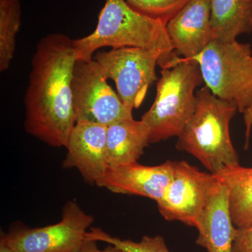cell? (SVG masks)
Instances as JSON below:
<instances>
[{"mask_svg": "<svg viewBox=\"0 0 252 252\" xmlns=\"http://www.w3.org/2000/svg\"><path fill=\"white\" fill-rule=\"evenodd\" d=\"M77 59L73 39L51 33L36 44L25 94V129L51 147H65L75 125L72 79Z\"/></svg>", "mask_w": 252, "mask_h": 252, "instance_id": "obj_1", "label": "cell"}, {"mask_svg": "<svg viewBox=\"0 0 252 252\" xmlns=\"http://www.w3.org/2000/svg\"><path fill=\"white\" fill-rule=\"evenodd\" d=\"M77 60H94L96 51L103 47L117 49L137 47L162 53V69L170 68L181 57L172 48L166 23L132 9L125 0H105L95 30L89 35L73 39Z\"/></svg>", "mask_w": 252, "mask_h": 252, "instance_id": "obj_2", "label": "cell"}, {"mask_svg": "<svg viewBox=\"0 0 252 252\" xmlns=\"http://www.w3.org/2000/svg\"><path fill=\"white\" fill-rule=\"evenodd\" d=\"M196 107L178 136L176 148L196 158L213 175L238 166V154L232 144L230 123L236 104L219 98L207 86L196 91Z\"/></svg>", "mask_w": 252, "mask_h": 252, "instance_id": "obj_3", "label": "cell"}, {"mask_svg": "<svg viewBox=\"0 0 252 252\" xmlns=\"http://www.w3.org/2000/svg\"><path fill=\"white\" fill-rule=\"evenodd\" d=\"M203 82L199 63L194 59L181 58L173 67L162 69L154 103L141 119L149 143L180 135L195 112V89Z\"/></svg>", "mask_w": 252, "mask_h": 252, "instance_id": "obj_4", "label": "cell"}, {"mask_svg": "<svg viewBox=\"0 0 252 252\" xmlns=\"http://www.w3.org/2000/svg\"><path fill=\"white\" fill-rule=\"evenodd\" d=\"M194 60L204 82L219 98L236 104L244 114L248 147L252 116V49L250 44L214 39Z\"/></svg>", "mask_w": 252, "mask_h": 252, "instance_id": "obj_5", "label": "cell"}, {"mask_svg": "<svg viewBox=\"0 0 252 252\" xmlns=\"http://www.w3.org/2000/svg\"><path fill=\"white\" fill-rule=\"evenodd\" d=\"M94 60L104 75L117 86L118 95L132 114L144 102L150 86L158 80L156 67L162 61L161 52L137 47L97 51Z\"/></svg>", "mask_w": 252, "mask_h": 252, "instance_id": "obj_6", "label": "cell"}, {"mask_svg": "<svg viewBox=\"0 0 252 252\" xmlns=\"http://www.w3.org/2000/svg\"><path fill=\"white\" fill-rule=\"evenodd\" d=\"M72 86L76 122L109 126L119 121L133 119L94 60H77Z\"/></svg>", "mask_w": 252, "mask_h": 252, "instance_id": "obj_7", "label": "cell"}, {"mask_svg": "<svg viewBox=\"0 0 252 252\" xmlns=\"http://www.w3.org/2000/svg\"><path fill=\"white\" fill-rule=\"evenodd\" d=\"M94 221V217L70 200L63 207L59 223L40 228L16 225L5 237L15 252H77Z\"/></svg>", "mask_w": 252, "mask_h": 252, "instance_id": "obj_8", "label": "cell"}, {"mask_svg": "<svg viewBox=\"0 0 252 252\" xmlns=\"http://www.w3.org/2000/svg\"><path fill=\"white\" fill-rule=\"evenodd\" d=\"M216 180L213 174L200 171L187 162L173 161L171 180L157 203L159 212L169 221L194 227Z\"/></svg>", "mask_w": 252, "mask_h": 252, "instance_id": "obj_9", "label": "cell"}, {"mask_svg": "<svg viewBox=\"0 0 252 252\" xmlns=\"http://www.w3.org/2000/svg\"><path fill=\"white\" fill-rule=\"evenodd\" d=\"M107 132V126L76 122L64 147L67 152L63 168L77 169L86 183L96 185L109 167Z\"/></svg>", "mask_w": 252, "mask_h": 252, "instance_id": "obj_10", "label": "cell"}, {"mask_svg": "<svg viewBox=\"0 0 252 252\" xmlns=\"http://www.w3.org/2000/svg\"><path fill=\"white\" fill-rule=\"evenodd\" d=\"M173 172V161L157 166L137 162L109 167L96 185L115 193L140 195L155 200L162 198Z\"/></svg>", "mask_w": 252, "mask_h": 252, "instance_id": "obj_11", "label": "cell"}, {"mask_svg": "<svg viewBox=\"0 0 252 252\" xmlns=\"http://www.w3.org/2000/svg\"><path fill=\"white\" fill-rule=\"evenodd\" d=\"M176 54L193 59L214 39L210 19V0H189L166 24Z\"/></svg>", "mask_w": 252, "mask_h": 252, "instance_id": "obj_12", "label": "cell"}, {"mask_svg": "<svg viewBox=\"0 0 252 252\" xmlns=\"http://www.w3.org/2000/svg\"><path fill=\"white\" fill-rule=\"evenodd\" d=\"M194 227L198 232L195 243L207 252H233L237 228L230 215L228 189L217 178Z\"/></svg>", "mask_w": 252, "mask_h": 252, "instance_id": "obj_13", "label": "cell"}, {"mask_svg": "<svg viewBox=\"0 0 252 252\" xmlns=\"http://www.w3.org/2000/svg\"><path fill=\"white\" fill-rule=\"evenodd\" d=\"M149 144L148 134L141 120L124 119L107 126L109 167L137 162Z\"/></svg>", "mask_w": 252, "mask_h": 252, "instance_id": "obj_14", "label": "cell"}, {"mask_svg": "<svg viewBox=\"0 0 252 252\" xmlns=\"http://www.w3.org/2000/svg\"><path fill=\"white\" fill-rule=\"evenodd\" d=\"M214 39L231 42L252 32V0H210Z\"/></svg>", "mask_w": 252, "mask_h": 252, "instance_id": "obj_15", "label": "cell"}, {"mask_svg": "<svg viewBox=\"0 0 252 252\" xmlns=\"http://www.w3.org/2000/svg\"><path fill=\"white\" fill-rule=\"evenodd\" d=\"M228 190L230 215L236 228L252 223V167L238 166L215 175Z\"/></svg>", "mask_w": 252, "mask_h": 252, "instance_id": "obj_16", "label": "cell"}, {"mask_svg": "<svg viewBox=\"0 0 252 252\" xmlns=\"http://www.w3.org/2000/svg\"><path fill=\"white\" fill-rule=\"evenodd\" d=\"M20 0H0V72L9 69L16 51V36L21 26Z\"/></svg>", "mask_w": 252, "mask_h": 252, "instance_id": "obj_17", "label": "cell"}, {"mask_svg": "<svg viewBox=\"0 0 252 252\" xmlns=\"http://www.w3.org/2000/svg\"><path fill=\"white\" fill-rule=\"evenodd\" d=\"M86 240L108 243L124 252H170L160 235H145L140 241L135 242L112 236L99 228H91L86 235Z\"/></svg>", "mask_w": 252, "mask_h": 252, "instance_id": "obj_18", "label": "cell"}, {"mask_svg": "<svg viewBox=\"0 0 252 252\" xmlns=\"http://www.w3.org/2000/svg\"><path fill=\"white\" fill-rule=\"evenodd\" d=\"M132 9L165 23L180 11L189 0H125Z\"/></svg>", "mask_w": 252, "mask_h": 252, "instance_id": "obj_19", "label": "cell"}, {"mask_svg": "<svg viewBox=\"0 0 252 252\" xmlns=\"http://www.w3.org/2000/svg\"><path fill=\"white\" fill-rule=\"evenodd\" d=\"M233 252H252V223L243 228H237Z\"/></svg>", "mask_w": 252, "mask_h": 252, "instance_id": "obj_20", "label": "cell"}, {"mask_svg": "<svg viewBox=\"0 0 252 252\" xmlns=\"http://www.w3.org/2000/svg\"><path fill=\"white\" fill-rule=\"evenodd\" d=\"M97 243L98 242L95 240H86L77 252H124L117 247L112 245H109V246L104 250H100L97 246Z\"/></svg>", "mask_w": 252, "mask_h": 252, "instance_id": "obj_21", "label": "cell"}, {"mask_svg": "<svg viewBox=\"0 0 252 252\" xmlns=\"http://www.w3.org/2000/svg\"><path fill=\"white\" fill-rule=\"evenodd\" d=\"M0 252H15L8 243L5 237V233L2 231L1 232V236H0Z\"/></svg>", "mask_w": 252, "mask_h": 252, "instance_id": "obj_22", "label": "cell"}, {"mask_svg": "<svg viewBox=\"0 0 252 252\" xmlns=\"http://www.w3.org/2000/svg\"><path fill=\"white\" fill-rule=\"evenodd\" d=\"M251 124H252V119H251Z\"/></svg>", "mask_w": 252, "mask_h": 252, "instance_id": "obj_23", "label": "cell"}]
</instances>
